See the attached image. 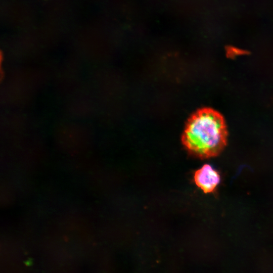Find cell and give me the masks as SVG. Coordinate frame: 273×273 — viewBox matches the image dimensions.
<instances>
[{
  "instance_id": "cell-2",
  "label": "cell",
  "mask_w": 273,
  "mask_h": 273,
  "mask_svg": "<svg viewBox=\"0 0 273 273\" xmlns=\"http://www.w3.org/2000/svg\"><path fill=\"white\" fill-rule=\"evenodd\" d=\"M194 180L197 187L207 194L215 191L220 183V176L211 166L205 164L195 172Z\"/></svg>"
},
{
  "instance_id": "cell-1",
  "label": "cell",
  "mask_w": 273,
  "mask_h": 273,
  "mask_svg": "<svg viewBox=\"0 0 273 273\" xmlns=\"http://www.w3.org/2000/svg\"><path fill=\"white\" fill-rule=\"evenodd\" d=\"M228 135L222 115L205 107L197 110L188 118L181 142L191 155L207 159L220 153L226 145Z\"/></svg>"
}]
</instances>
